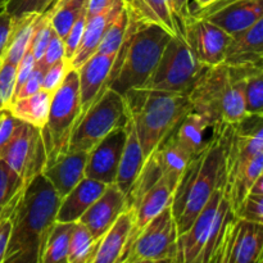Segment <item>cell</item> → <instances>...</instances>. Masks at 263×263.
Returning <instances> with one entry per match:
<instances>
[{
	"instance_id": "cell-1",
	"label": "cell",
	"mask_w": 263,
	"mask_h": 263,
	"mask_svg": "<svg viewBox=\"0 0 263 263\" xmlns=\"http://www.w3.org/2000/svg\"><path fill=\"white\" fill-rule=\"evenodd\" d=\"M59 203L61 198L43 174L23 187L9 213L12 229L3 263H40Z\"/></svg>"
},
{
	"instance_id": "cell-2",
	"label": "cell",
	"mask_w": 263,
	"mask_h": 263,
	"mask_svg": "<svg viewBox=\"0 0 263 263\" xmlns=\"http://www.w3.org/2000/svg\"><path fill=\"white\" fill-rule=\"evenodd\" d=\"M229 138L230 125L213 127L211 141L181 176L171 202L179 235L192 226L216 190L225 186Z\"/></svg>"
},
{
	"instance_id": "cell-3",
	"label": "cell",
	"mask_w": 263,
	"mask_h": 263,
	"mask_svg": "<svg viewBox=\"0 0 263 263\" xmlns=\"http://www.w3.org/2000/svg\"><path fill=\"white\" fill-rule=\"evenodd\" d=\"M123 98L145 158L192 110L187 94L135 89L126 92Z\"/></svg>"
},
{
	"instance_id": "cell-4",
	"label": "cell",
	"mask_w": 263,
	"mask_h": 263,
	"mask_svg": "<svg viewBox=\"0 0 263 263\" xmlns=\"http://www.w3.org/2000/svg\"><path fill=\"white\" fill-rule=\"evenodd\" d=\"M244 67L225 63L207 67L187 94L192 110L210 118L215 127L234 125L248 117L244 99Z\"/></svg>"
},
{
	"instance_id": "cell-5",
	"label": "cell",
	"mask_w": 263,
	"mask_h": 263,
	"mask_svg": "<svg viewBox=\"0 0 263 263\" xmlns=\"http://www.w3.org/2000/svg\"><path fill=\"white\" fill-rule=\"evenodd\" d=\"M171 37V33L157 25H136L128 21L127 36L118 51L107 86L121 95L143 87Z\"/></svg>"
},
{
	"instance_id": "cell-6",
	"label": "cell",
	"mask_w": 263,
	"mask_h": 263,
	"mask_svg": "<svg viewBox=\"0 0 263 263\" xmlns=\"http://www.w3.org/2000/svg\"><path fill=\"white\" fill-rule=\"evenodd\" d=\"M262 118L263 116L249 115L230 125L225 193L233 213L263 174Z\"/></svg>"
},
{
	"instance_id": "cell-7",
	"label": "cell",
	"mask_w": 263,
	"mask_h": 263,
	"mask_svg": "<svg viewBox=\"0 0 263 263\" xmlns=\"http://www.w3.org/2000/svg\"><path fill=\"white\" fill-rule=\"evenodd\" d=\"M233 220L235 216L222 186L216 190L192 226L177 236L176 263H210Z\"/></svg>"
},
{
	"instance_id": "cell-8",
	"label": "cell",
	"mask_w": 263,
	"mask_h": 263,
	"mask_svg": "<svg viewBox=\"0 0 263 263\" xmlns=\"http://www.w3.org/2000/svg\"><path fill=\"white\" fill-rule=\"evenodd\" d=\"M81 118L79 74L69 68L59 89L51 97L48 121L41 128L46 163L66 153L69 139Z\"/></svg>"
},
{
	"instance_id": "cell-9",
	"label": "cell",
	"mask_w": 263,
	"mask_h": 263,
	"mask_svg": "<svg viewBox=\"0 0 263 263\" xmlns=\"http://www.w3.org/2000/svg\"><path fill=\"white\" fill-rule=\"evenodd\" d=\"M127 109L123 95L105 86L91 107L84 113L73 130L67 152L89 153L108 134L125 127Z\"/></svg>"
},
{
	"instance_id": "cell-10",
	"label": "cell",
	"mask_w": 263,
	"mask_h": 263,
	"mask_svg": "<svg viewBox=\"0 0 263 263\" xmlns=\"http://www.w3.org/2000/svg\"><path fill=\"white\" fill-rule=\"evenodd\" d=\"M205 68L194 55L184 36H172L156 69L140 89L189 94Z\"/></svg>"
},
{
	"instance_id": "cell-11",
	"label": "cell",
	"mask_w": 263,
	"mask_h": 263,
	"mask_svg": "<svg viewBox=\"0 0 263 263\" xmlns=\"http://www.w3.org/2000/svg\"><path fill=\"white\" fill-rule=\"evenodd\" d=\"M177 236V226L172 216L171 205H168L139 233L117 263L176 262Z\"/></svg>"
},
{
	"instance_id": "cell-12",
	"label": "cell",
	"mask_w": 263,
	"mask_h": 263,
	"mask_svg": "<svg viewBox=\"0 0 263 263\" xmlns=\"http://www.w3.org/2000/svg\"><path fill=\"white\" fill-rule=\"evenodd\" d=\"M0 159L22 179L25 185L43 174L46 166V151L40 128L21 122Z\"/></svg>"
},
{
	"instance_id": "cell-13",
	"label": "cell",
	"mask_w": 263,
	"mask_h": 263,
	"mask_svg": "<svg viewBox=\"0 0 263 263\" xmlns=\"http://www.w3.org/2000/svg\"><path fill=\"white\" fill-rule=\"evenodd\" d=\"M182 36L198 61L205 67L223 63L231 36L215 23L189 15L182 21Z\"/></svg>"
},
{
	"instance_id": "cell-14",
	"label": "cell",
	"mask_w": 263,
	"mask_h": 263,
	"mask_svg": "<svg viewBox=\"0 0 263 263\" xmlns=\"http://www.w3.org/2000/svg\"><path fill=\"white\" fill-rule=\"evenodd\" d=\"M126 125L108 134L87 153L85 176L105 185L115 184L126 141Z\"/></svg>"
},
{
	"instance_id": "cell-15",
	"label": "cell",
	"mask_w": 263,
	"mask_h": 263,
	"mask_svg": "<svg viewBox=\"0 0 263 263\" xmlns=\"http://www.w3.org/2000/svg\"><path fill=\"white\" fill-rule=\"evenodd\" d=\"M126 210V195L115 184L108 185L104 193L80 217L79 222L91 233L94 239L99 240Z\"/></svg>"
},
{
	"instance_id": "cell-16",
	"label": "cell",
	"mask_w": 263,
	"mask_h": 263,
	"mask_svg": "<svg viewBox=\"0 0 263 263\" xmlns=\"http://www.w3.org/2000/svg\"><path fill=\"white\" fill-rule=\"evenodd\" d=\"M175 194V187L167 181L164 177L152 185L149 189H146L127 210L133 212V228H131L130 235H128L127 244L125 247V251L130 247L134 239L139 235L141 230L153 220L156 216H158L164 208L171 205L172 198ZM122 253V254H123ZM122 257V256H121Z\"/></svg>"
},
{
	"instance_id": "cell-17",
	"label": "cell",
	"mask_w": 263,
	"mask_h": 263,
	"mask_svg": "<svg viewBox=\"0 0 263 263\" xmlns=\"http://www.w3.org/2000/svg\"><path fill=\"white\" fill-rule=\"evenodd\" d=\"M116 59H117V55H109V54H102L97 51L77 69L81 117L107 86Z\"/></svg>"
},
{
	"instance_id": "cell-18",
	"label": "cell",
	"mask_w": 263,
	"mask_h": 263,
	"mask_svg": "<svg viewBox=\"0 0 263 263\" xmlns=\"http://www.w3.org/2000/svg\"><path fill=\"white\" fill-rule=\"evenodd\" d=\"M123 5L130 22L157 25L172 36H182V23L170 0H123Z\"/></svg>"
},
{
	"instance_id": "cell-19",
	"label": "cell",
	"mask_w": 263,
	"mask_h": 263,
	"mask_svg": "<svg viewBox=\"0 0 263 263\" xmlns=\"http://www.w3.org/2000/svg\"><path fill=\"white\" fill-rule=\"evenodd\" d=\"M87 152H66L46 163L43 175L61 199L84 179Z\"/></svg>"
},
{
	"instance_id": "cell-20",
	"label": "cell",
	"mask_w": 263,
	"mask_h": 263,
	"mask_svg": "<svg viewBox=\"0 0 263 263\" xmlns=\"http://www.w3.org/2000/svg\"><path fill=\"white\" fill-rule=\"evenodd\" d=\"M263 18L247 30L233 35L226 49L223 63L228 66H262Z\"/></svg>"
},
{
	"instance_id": "cell-21",
	"label": "cell",
	"mask_w": 263,
	"mask_h": 263,
	"mask_svg": "<svg viewBox=\"0 0 263 263\" xmlns=\"http://www.w3.org/2000/svg\"><path fill=\"white\" fill-rule=\"evenodd\" d=\"M263 18V0H238L216 10L204 20L215 23L230 36L253 26Z\"/></svg>"
},
{
	"instance_id": "cell-22",
	"label": "cell",
	"mask_w": 263,
	"mask_h": 263,
	"mask_svg": "<svg viewBox=\"0 0 263 263\" xmlns=\"http://www.w3.org/2000/svg\"><path fill=\"white\" fill-rule=\"evenodd\" d=\"M108 185L85 176L59 203L57 222H77Z\"/></svg>"
},
{
	"instance_id": "cell-23",
	"label": "cell",
	"mask_w": 263,
	"mask_h": 263,
	"mask_svg": "<svg viewBox=\"0 0 263 263\" xmlns=\"http://www.w3.org/2000/svg\"><path fill=\"white\" fill-rule=\"evenodd\" d=\"M123 8H125L123 3H120V4L109 8V9L105 10V12L86 18V25H85L81 43H80L76 51H74L71 61L68 62L69 68L76 69L77 71L90 57H92L97 53L98 48H99L100 43H102V39L105 30H107V27L109 26V23L112 22L113 18H115Z\"/></svg>"
},
{
	"instance_id": "cell-24",
	"label": "cell",
	"mask_w": 263,
	"mask_h": 263,
	"mask_svg": "<svg viewBox=\"0 0 263 263\" xmlns=\"http://www.w3.org/2000/svg\"><path fill=\"white\" fill-rule=\"evenodd\" d=\"M126 133L127 134H126L125 146H123L120 166H118L117 175H116L115 185L123 194L127 195L128 190L138 179L146 158L144 156L140 143H139L135 127H134V123L128 113L127 121H126Z\"/></svg>"
},
{
	"instance_id": "cell-25",
	"label": "cell",
	"mask_w": 263,
	"mask_h": 263,
	"mask_svg": "<svg viewBox=\"0 0 263 263\" xmlns=\"http://www.w3.org/2000/svg\"><path fill=\"white\" fill-rule=\"evenodd\" d=\"M213 127L215 123L210 118L190 110L170 134V138L195 158L212 139V136L208 138L207 134L208 130H213Z\"/></svg>"
},
{
	"instance_id": "cell-26",
	"label": "cell",
	"mask_w": 263,
	"mask_h": 263,
	"mask_svg": "<svg viewBox=\"0 0 263 263\" xmlns=\"http://www.w3.org/2000/svg\"><path fill=\"white\" fill-rule=\"evenodd\" d=\"M133 228V212L126 210L112 228L100 238L91 263H117L127 244Z\"/></svg>"
},
{
	"instance_id": "cell-27",
	"label": "cell",
	"mask_w": 263,
	"mask_h": 263,
	"mask_svg": "<svg viewBox=\"0 0 263 263\" xmlns=\"http://www.w3.org/2000/svg\"><path fill=\"white\" fill-rule=\"evenodd\" d=\"M153 154L158 159L163 177L176 190L181 176L186 171L187 166L194 159V157L187 153L170 136L153 152Z\"/></svg>"
},
{
	"instance_id": "cell-28",
	"label": "cell",
	"mask_w": 263,
	"mask_h": 263,
	"mask_svg": "<svg viewBox=\"0 0 263 263\" xmlns=\"http://www.w3.org/2000/svg\"><path fill=\"white\" fill-rule=\"evenodd\" d=\"M53 95L44 90H39L30 97L14 100L7 107V109L21 122L28 123L37 128H43L48 121Z\"/></svg>"
},
{
	"instance_id": "cell-29",
	"label": "cell",
	"mask_w": 263,
	"mask_h": 263,
	"mask_svg": "<svg viewBox=\"0 0 263 263\" xmlns=\"http://www.w3.org/2000/svg\"><path fill=\"white\" fill-rule=\"evenodd\" d=\"M39 15L40 14H36V13H28V14L13 17L12 32H10L7 48L2 57L3 61L18 66L30 46L33 27H35Z\"/></svg>"
},
{
	"instance_id": "cell-30",
	"label": "cell",
	"mask_w": 263,
	"mask_h": 263,
	"mask_svg": "<svg viewBox=\"0 0 263 263\" xmlns=\"http://www.w3.org/2000/svg\"><path fill=\"white\" fill-rule=\"evenodd\" d=\"M73 223H54L46 240L40 263H68V247Z\"/></svg>"
},
{
	"instance_id": "cell-31",
	"label": "cell",
	"mask_w": 263,
	"mask_h": 263,
	"mask_svg": "<svg viewBox=\"0 0 263 263\" xmlns=\"http://www.w3.org/2000/svg\"><path fill=\"white\" fill-rule=\"evenodd\" d=\"M99 240L82 223L74 222L69 239L68 263H91Z\"/></svg>"
},
{
	"instance_id": "cell-32",
	"label": "cell",
	"mask_w": 263,
	"mask_h": 263,
	"mask_svg": "<svg viewBox=\"0 0 263 263\" xmlns=\"http://www.w3.org/2000/svg\"><path fill=\"white\" fill-rule=\"evenodd\" d=\"M87 0H67L62 4L54 5L48 10L53 31L61 39L66 37L73 23L82 13L86 12Z\"/></svg>"
},
{
	"instance_id": "cell-33",
	"label": "cell",
	"mask_w": 263,
	"mask_h": 263,
	"mask_svg": "<svg viewBox=\"0 0 263 263\" xmlns=\"http://www.w3.org/2000/svg\"><path fill=\"white\" fill-rule=\"evenodd\" d=\"M244 99L248 115L263 116V66L244 67Z\"/></svg>"
},
{
	"instance_id": "cell-34",
	"label": "cell",
	"mask_w": 263,
	"mask_h": 263,
	"mask_svg": "<svg viewBox=\"0 0 263 263\" xmlns=\"http://www.w3.org/2000/svg\"><path fill=\"white\" fill-rule=\"evenodd\" d=\"M25 186L22 179L0 159V218L9 216Z\"/></svg>"
},
{
	"instance_id": "cell-35",
	"label": "cell",
	"mask_w": 263,
	"mask_h": 263,
	"mask_svg": "<svg viewBox=\"0 0 263 263\" xmlns=\"http://www.w3.org/2000/svg\"><path fill=\"white\" fill-rule=\"evenodd\" d=\"M128 31V15L123 8L112 20L103 35L102 43L98 48V53L117 55L121 46L123 45Z\"/></svg>"
},
{
	"instance_id": "cell-36",
	"label": "cell",
	"mask_w": 263,
	"mask_h": 263,
	"mask_svg": "<svg viewBox=\"0 0 263 263\" xmlns=\"http://www.w3.org/2000/svg\"><path fill=\"white\" fill-rule=\"evenodd\" d=\"M53 32L54 31L50 23V14H49V12L46 10V12L41 13V14L39 15L37 21H36L35 23V27H33L30 46H28L30 50L32 51L36 63L43 58L44 53H45L46 50V46H48L49 41H50Z\"/></svg>"
},
{
	"instance_id": "cell-37",
	"label": "cell",
	"mask_w": 263,
	"mask_h": 263,
	"mask_svg": "<svg viewBox=\"0 0 263 263\" xmlns=\"http://www.w3.org/2000/svg\"><path fill=\"white\" fill-rule=\"evenodd\" d=\"M236 220L263 223V193L249 192L234 211Z\"/></svg>"
},
{
	"instance_id": "cell-38",
	"label": "cell",
	"mask_w": 263,
	"mask_h": 263,
	"mask_svg": "<svg viewBox=\"0 0 263 263\" xmlns=\"http://www.w3.org/2000/svg\"><path fill=\"white\" fill-rule=\"evenodd\" d=\"M17 77V66L0 59V109H5L12 102Z\"/></svg>"
},
{
	"instance_id": "cell-39",
	"label": "cell",
	"mask_w": 263,
	"mask_h": 263,
	"mask_svg": "<svg viewBox=\"0 0 263 263\" xmlns=\"http://www.w3.org/2000/svg\"><path fill=\"white\" fill-rule=\"evenodd\" d=\"M55 0H7L4 9L9 13L12 17H18L28 13H41L46 12Z\"/></svg>"
},
{
	"instance_id": "cell-40",
	"label": "cell",
	"mask_w": 263,
	"mask_h": 263,
	"mask_svg": "<svg viewBox=\"0 0 263 263\" xmlns=\"http://www.w3.org/2000/svg\"><path fill=\"white\" fill-rule=\"evenodd\" d=\"M68 69L69 66L66 58H62L61 61H58L57 63H54L53 66L49 67V68L46 69L45 73H44L41 90L53 95L54 92L59 89L62 82H63Z\"/></svg>"
},
{
	"instance_id": "cell-41",
	"label": "cell",
	"mask_w": 263,
	"mask_h": 263,
	"mask_svg": "<svg viewBox=\"0 0 263 263\" xmlns=\"http://www.w3.org/2000/svg\"><path fill=\"white\" fill-rule=\"evenodd\" d=\"M21 125V121L17 120L9 110L0 109V158L5 152L7 146L12 141L18 126Z\"/></svg>"
},
{
	"instance_id": "cell-42",
	"label": "cell",
	"mask_w": 263,
	"mask_h": 263,
	"mask_svg": "<svg viewBox=\"0 0 263 263\" xmlns=\"http://www.w3.org/2000/svg\"><path fill=\"white\" fill-rule=\"evenodd\" d=\"M85 25H86V12L82 13V14L80 15L79 20L73 23L71 30L68 31L66 37L63 39L64 58L67 59V62L71 61L74 51H76V49L79 48L80 43H81L82 35H84Z\"/></svg>"
},
{
	"instance_id": "cell-43",
	"label": "cell",
	"mask_w": 263,
	"mask_h": 263,
	"mask_svg": "<svg viewBox=\"0 0 263 263\" xmlns=\"http://www.w3.org/2000/svg\"><path fill=\"white\" fill-rule=\"evenodd\" d=\"M62 58H64L63 39H61L55 32H53L50 41H49L48 46H46L45 53H44L43 58L36 63V67H39L45 73L49 67L53 66L58 61H61Z\"/></svg>"
},
{
	"instance_id": "cell-44",
	"label": "cell",
	"mask_w": 263,
	"mask_h": 263,
	"mask_svg": "<svg viewBox=\"0 0 263 263\" xmlns=\"http://www.w3.org/2000/svg\"><path fill=\"white\" fill-rule=\"evenodd\" d=\"M36 66V61L33 58L32 51L30 50V48L26 50L25 55L22 57L21 62L17 66V77H15V87H14V94H13V98L17 94L18 90L22 87V85L27 81V79L30 77V74L32 73L33 68ZM12 98V99H13Z\"/></svg>"
},
{
	"instance_id": "cell-45",
	"label": "cell",
	"mask_w": 263,
	"mask_h": 263,
	"mask_svg": "<svg viewBox=\"0 0 263 263\" xmlns=\"http://www.w3.org/2000/svg\"><path fill=\"white\" fill-rule=\"evenodd\" d=\"M43 79H44V71H41L39 67L35 66L32 73L30 74V77L27 79V81L22 85V87L18 90V92L14 95V98L12 99V102H14V100H17V99H21V98L30 97V95L35 94V92H37L39 90H41Z\"/></svg>"
},
{
	"instance_id": "cell-46",
	"label": "cell",
	"mask_w": 263,
	"mask_h": 263,
	"mask_svg": "<svg viewBox=\"0 0 263 263\" xmlns=\"http://www.w3.org/2000/svg\"><path fill=\"white\" fill-rule=\"evenodd\" d=\"M13 17L7 12L2 10L0 12V59L4 54L5 48H7L8 40H9L10 32H12Z\"/></svg>"
},
{
	"instance_id": "cell-47",
	"label": "cell",
	"mask_w": 263,
	"mask_h": 263,
	"mask_svg": "<svg viewBox=\"0 0 263 263\" xmlns=\"http://www.w3.org/2000/svg\"><path fill=\"white\" fill-rule=\"evenodd\" d=\"M120 3H123V0H87L86 18L105 12Z\"/></svg>"
},
{
	"instance_id": "cell-48",
	"label": "cell",
	"mask_w": 263,
	"mask_h": 263,
	"mask_svg": "<svg viewBox=\"0 0 263 263\" xmlns=\"http://www.w3.org/2000/svg\"><path fill=\"white\" fill-rule=\"evenodd\" d=\"M10 229H12V221H10L9 216H4L0 218V263L4 262L5 252H7L10 236Z\"/></svg>"
},
{
	"instance_id": "cell-49",
	"label": "cell",
	"mask_w": 263,
	"mask_h": 263,
	"mask_svg": "<svg viewBox=\"0 0 263 263\" xmlns=\"http://www.w3.org/2000/svg\"><path fill=\"white\" fill-rule=\"evenodd\" d=\"M174 8L175 13L179 17V20L181 21V23L192 13V9L189 7V0H174Z\"/></svg>"
},
{
	"instance_id": "cell-50",
	"label": "cell",
	"mask_w": 263,
	"mask_h": 263,
	"mask_svg": "<svg viewBox=\"0 0 263 263\" xmlns=\"http://www.w3.org/2000/svg\"><path fill=\"white\" fill-rule=\"evenodd\" d=\"M210 263H225V259H223V256H222V252H221V247H218L217 252H216L215 256L212 257V259H211Z\"/></svg>"
},
{
	"instance_id": "cell-51",
	"label": "cell",
	"mask_w": 263,
	"mask_h": 263,
	"mask_svg": "<svg viewBox=\"0 0 263 263\" xmlns=\"http://www.w3.org/2000/svg\"><path fill=\"white\" fill-rule=\"evenodd\" d=\"M215 2L216 0H195V3H197V9H203V8L208 7V5H211Z\"/></svg>"
},
{
	"instance_id": "cell-52",
	"label": "cell",
	"mask_w": 263,
	"mask_h": 263,
	"mask_svg": "<svg viewBox=\"0 0 263 263\" xmlns=\"http://www.w3.org/2000/svg\"><path fill=\"white\" fill-rule=\"evenodd\" d=\"M134 263H176L175 261H138Z\"/></svg>"
},
{
	"instance_id": "cell-53",
	"label": "cell",
	"mask_w": 263,
	"mask_h": 263,
	"mask_svg": "<svg viewBox=\"0 0 263 263\" xmlns=\"http://www.w3.org/2000/svg\"><path fill=\"white\" fill-rule=\"evenodd\" d=\"M64 2H67V0H55V2H54V4L51 5V7H54V5H58V4H62V3H64ZM50 7V8H51ZM50 8H49V9H50ZM48 9V10H49Z\"/></svg>"
},
{
	"instance_id": "cell-54",
	"label": "cell",
	"mask_w": 263,
	"mask_h": 263,
	"mask_svg": "<svg viewBox=\"0 0 263 263\" xmlns=\"http://www.w3.org/2000/svg\"><path fill=\"white\" fill-rule=\"evenodd\" d=\"M5 2H7V0H0V12H2V10H4Z\"/></svg>"
}]
</instances>
